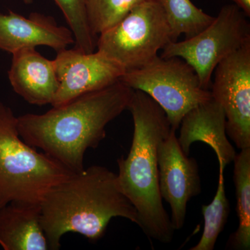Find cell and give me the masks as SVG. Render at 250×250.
<instances>
[{
	"label": "cell",
	"instance_id": "ac0fdd59",
	"mask_svg": "<svg viewBox=\"0 0 250 250\" xmlns=\"http://www.w3.org/2000/svg\"><path fill=\"white\" fill-rule=\"evenodd\" d=\"M65 16L75 40L74 48L84 53L97 49L98 36L90 27L87 14L88 0H54Z\"/></svg>",
	"mask_w": 250,
	"mask_h": 250
},
{
	"label": "cell",
	"instance_id": "5bb4252c",
	"mask_svg": "<svg viewBox=\"0 0 250 250\" xmlns=\"http://www.w3.org/2000/svg\"><path fill=\"white\" fill-rule=\"evenodd\" d=\"M0 246L4 250H49L41 205L11 202L0 208Z\"/></svg>",
	"mask_w": 250,
	"mask_h": 250
},
{
	"label": "cell",
	"instance_id": "2e32d148",
	"mask_svg": "<svg viewBox=\"0 0 250 250\" xmlns=\"http://www.w3.org/2000/svg\"><path fill=\"white\" fill-rule=\"evenodd\" d=\"M165 12L172 41L182 34L186 39L197 35L213 22L215 17L206 14L190 0H159Z\"/></svg>",
	"mask_w": 250,
	"mask_h": 250
},
{
	"label": "cell",
	"instance_id": "9c48e42d",
	"mask_svg": "<svg viewBox=\"0 0 250 250\" xmlns=\"http://www.w3.org/2000/svg\"><path fill=\"white\" fill-rule=\"evenodd\" d=\"M53 61L59 87L52 106L106 88L121 80L126 72L124 67L98 50L84 53L75 48L62 49Z\"/></svg>",
	"mask_w": 250,
	"mask_h": 250
},
{
	"label": "cell",
	"instance_id": "8fae6325",
	"mask_svg": "<svg viewBox=\"0 0 250 250\" xmlns=\"http://www.w3.org/2000/svg\"><path fill=\"white\" fill-rule=\"evenodd\" d=\"M75 43L68 28L59 26L51 16L31 13L28 18L9 11L0 14V49L14 53L25 48L47 46L57 52Z\"/></svg>",
	"mask_w": 250,
	"mask_h": 250
},
{
	"label": "cell",
	"instance_id": "3957f363",
	"mask_svg": "<svg viewBox=\"0 0 250 250\" xmlns=\"http://www.w3.org/2000/svg\"><path fill=\"white\" fill-rule=\"evenodd\" d=\"M128 110L134 121L129 154L118 159L122 191L137 210L140 228L149 239L170 243L174 229L159 185L158 148L172 129L166 112L147 94L134 90Z\"/></svg>",
	"mask_w": 250,
	"mask_h": 250
},
{
	"label": "cell",
	"instance_id": "7a4b0ae2",
	"mask_svg": "<svg viewBox=\"0 0 250 250\" xmlns=\"http://www.w3.org/2000/svg\"><path fill=\"white\" fill-rule=\"evenodd\" d=\"M116 217L140 226L137 210L122 191L117 174L103 166L71 174L52 187L41 204V223L49 250H59L62 236L69 232L98 241Z\"/></svg>",
	"mask_w": 250,
	"mask_h": 250
},
{
	"label": "cell",
	"instance_id": "44dd1931",
	"mask_svg": "<svg viewBox=\"0 0 250 250\" xmlns=\"http://www.w3.org/2000/svg\"><path fill=\"white\" fill-rule=\"evenodd\" d=\"M23 1H24L25 4H29L32 3L33 0H23Z\"/></svg>",
	"mask_w": 250,
	"mask_h": 250
},
{
	"label": "cell",
	"instance_id": "ffe728a7",
	"mask_svg": "<svg viewBox=\"0 0 250 250\" xmlns=\"http://www.w3.org/2000/svg\"><path fill=\"white\" fill-rule=\"evenodd\" d=\"M242 10L248 18L250 17V0H231Z\"/></svg>",
	"mask_w": 250,
	"mask_h": 250
},
{
	"label": "cell",
	"instance_id": "277c9868",
	"mask_svg": "<svg viewBox=\"0 0 250 250\" xmlns=\"http://www.w3.org/2000/svg\"><path fill=\"white\" fill-rule=\"evenodd\" d=\"M17 118L0 101V208L11 202L41 205L52 187L75 173L24 142Z\"/></svg>",
	"mask_w": 250,
	"mask_h": 250
},
{
	"label": "cell",
	"instance_id": "9a60e30c",
	"mask_svg": "<svg viewBox=\"0 0 250 250\" xmlns=\"http://www.w3.org/2000/svg\"><path fill=\"white\" fill-rule=\"evenodd\" d=\"M233 180L236 189V207L239 224L236 231L230 235L227 248L250 249V147L241 149L234 160Z\"/></svg>",
	"mask_w": 250,
	"mask_h": 250
},
{
	"label": "cell",
	"instance_id": "7c38bea8",
	"mask_svg": "<svg viewBox=\"0 0 250 250\" xmlns=\"http://www.w3.org/2000/svg\"><path fill=\"white\" fill-rule=\"evenodd\" d=\"M180 126L177 140L187 155H189L192 144L197 141L206 143L214 150L220 165L226 167L234 160L237 154L227 136L225 113L214 99L188 112Z\"/></svg>",
	"mask_w": 250,
	"mask_h": 250
},
{
	"label": "cell",
	"instance_id": "30bf717a",
	"mask_svg": "<svg viewBox=\"0 0 250 250\" xmlns=\"http://www.w3.org/2000/svg\"><path fill=\"white\" fill-rule=\"evenodd\" d=\"M157 157L161 196L170 205L174 229L179 230L185 223L188 203L202 191L198 164L183 152L172 129L159 145Z\"/></svg>",
	"mask_w": 250,
	"mask_h": 250
},
{
	"label": "cell",
	"instance_id": "e0dca14e",
	"mask_svg": "<svg viewBox=\"0 0 250 250\" xmlns=\"http://www.w3.org/2000/svg\"><path fill=\"white\" fill-rule=\"evenodd\" d=\"M220 166L218 189L213 201L208 205H202V214L205 220L203 233L196 246L190 250H213L220 233L223 231L230 212V205L225 192L224 171Z\"/></svg>",
	"mask_w": 250,
	"mask_h": 250
},
{
	"label": "cell",
	"instance_id": "4fadbf2b",
	"mask_svg": "<svg viewBox=\"0 0 250 250\" xmlns=\"http://www.w3.org/2000/svg\"><path fill=\"white\" fill-rule=\"evenodd\" d=\"M12 55L8 75L14 91L31 104L52 105L59 87L54 61L36 48L20 49Z\"/></svg>",
	"mask_w": 250,
	"mask_h": 250
},
{
	"label": "cell",
	"instance_id": "6da1fadb",
	"mask_svg": "<svg viewBox=\"0 0 250 250\" xmlns=\"http://www.w3.org/2000/svg\"><path fill=\"white\" fill-rule=\"evenodd\" d=\"M134 90L121 80L103 89L52 106L43 114L17 118L20 136L31 147L55 159L73 172L84 169L87 149H95L106 137V127L128 109Z\"/></svg>",
	"mask_w": 250,
	"mask_h": 250
},
{
	"label": "cell",
	"instance_id": "d6986e66",
	"mask_svg": "<svg viewBox=\"0 0 250 250\" xmlns=\"http://www.w3.org/2000/svg\"><path fill=\"white\" fill-rule=\"evenodd\" d=\"M146 0H88L87 14L96 36L121 22L130 11Z\"/></svg>",
	"mask_w": 250,
	"mask_h": 250
},
{
	"label": "cell",
	"instance_id": "52a82bcc",
	"mask_svg": "<svg viewBox=\"0 0 250 250\" xmlns=\"http://www.w3.org/2000/svg\"><path fill=\"white\" fill-rule=\"evenodd\" d=\"M247 18L236 4L225 5L208 27L190 39L170 42L160 57L184 59L197 72L202 88L208 90L219 62L250 42Z\"/></svg>",
	"mask_w": 250,
	"mask_h": 250
},
{
	"label": "cell",
	"instance_id": "8992f818",
	"mask_svg": "<svg viewBox=\"0 0 250 250\" xmlns=\"http://www.w3.org/2000/svg\"><path fill=\"white\" fill-rule=\"evenodd\" d=\"M173 42L159 0H146L108 30L98 36L97 50L126 71L147 65Z\"/></svg>",
	"mask_w": 250,
	"mask_h": 250
},
{
	"label": "cell",
	"instance_id": "ba28073f",
	"mask_svg": "<svg viewBox=\"0 0 250 250\" xmlns=\"http://www.w3.org/2000/svg\"><path fill=\"white\" fill-rule=\"evenodd\" d=\"M212 98L223 108L226 132L240 149L250 147V41L215 67Z\"/></svg>",
	"mask_w": 250,
	"mask_h": 250
},
{
	"label": "cell",
	"instance_id": "5b68a950",
	"mask_svg": "<svg viewBox=\"0 0 250 250\" xmlns=\"http://www.w3.org/2000/svg\"><path fill=\"white\" fill-rule=\"evenodd\" d=\"M121 81L152 98L175 131L188 112L212 98L210 90L202 88L193 67L179 57L157 56L144 66L126 71Z\"/></svg>",
	"mask_w": 250,
	"mask_h": 250
}]
</instances>
